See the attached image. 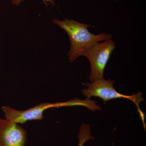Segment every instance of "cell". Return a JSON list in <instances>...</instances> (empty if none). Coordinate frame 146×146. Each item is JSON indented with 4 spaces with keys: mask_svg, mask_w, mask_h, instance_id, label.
<instances>
[{
    "mask_svg": "<svg viewBox=\"0 0 146 146\" xmlns=\"http://www.w3.org/2000/svg\"><path fill=\"white\" fill-rule=\"evenodd\" d=\"M52 22L64 30L70 38L71 47L68 56L71 63L82 56L84 51L91 45L112 38L111 35L105 33L98 35L92 34L88 29V27L92 26L78 23L72 19H65L61 21L54 19Z\"/></svg>",
    "mask_w": 146,
    "mask_h": 146,
    "instance_id": "6da1fadb",
    "label": "cell"
},
{
    "mask_svg": "<svg viewBox=\"0 0 146 146\" xmlns=\"http://www.w3.org/2000/svg\"><path fill=\"white\" fill-rule=\"evenodd\" d=\"M91 105V101L89 100H82L76 98L64 102H45L26 110H17L8 106H2L1 110L4 113L5 119L10 120L17 123L23 124L28 121L42 120L44 118L43 115L44 112L49 108L74 106H83L89 108Z\"/></svg>",
    "mask_w": 146,
    "mask_h": 146,
    "instance_id": "7a4b0ae2",
    "label": "cell"
},
{
    "mask_svg": "<svg viewBox=\"0 0 146 146\" xmlns=\"http://www.w3.org/2000/svg\"><path fill=\"white\" fill-rule=\"evenodd\" d=\"M114 80H106L104 79L96 80L91 83H84L86 89L82 90V94L86 97L87 99H90L92 97H98L103 100L104 104L106 102L115 99L123 98L129 100L136 105L139 115L143 122L144 128L146 129L145 124V116L143 112L141 111L139 106L140 102L144 100L143 94L138 92L137 94L131 96H126L120 94L114 88L113 83Z\"/></svg>",
    "mask_w": 146,
    "mask_h": 146,
    "instance_id": "3957f363",
    "label": "cell"
},
{
    "mask_svg": "<svg viewBox=\"0 0 146 146\" xmlns=\"http://www.w3.org/2000/svg\"><path fill=\"white\" fill-rule=\"evenodd\" d=\"M115 48L112 39L96 43L88 47L82 56L88 58L91 65L89 79L91 82L104 78V72L111 53Z\"/></svg>",
    "mask_w": 146,
    "mask_h": 146,
    "instance_id": "277c9868",
    "label": "cell"
},
{
    "mask_svg": "<svg viewBox=\"0 0 146 146\" xmlns=\"http://www.w3.org/2000/svg\"><path fill=\"white\" fill-rule=\"evenodd\" d=\"M27 139L25 129L0 117V146H25Z\"/></svg>",
    "mask_w": 146,
    "mask_h": 146,
    "instance_id": "5b68a950",
    "label": "cell"
},
{
    "mask_svg": "<svg viewBox=\"0 0 146 146\" xmlns=\"http://www.w3.org/2000/svg\"><path fill=\"white\" fill-rule=\"evenodd\" d=\"M91 131L89 125L85 123L82 125L78 136L79 143L77 146H84L86 141L94 139V136L91 135Z\"/></svg>",
    "mask_w": 146,
    "mask_h": 146,
    "instance_id": "8992f818",
    "label": "cell"
},
{
    "mask_svg": "<svg viewBox=\"0 0 146 146\" xmlns=\"http://www.w3.org/2000/svg\"><path fill=\"white\" fill-rule=\"evenodd\" d=\"M44 2L46 3H50L52 4L53 5H54V0H43ZM24 0H11V2L13 5L16 6H19L20 5L22 1H23Z\"/></svg>",
    "mask_w": 146,
    "mask_h": 146,
    "instance_id": "52a82bcc",
    "label": "cell"
}]
</instances>
